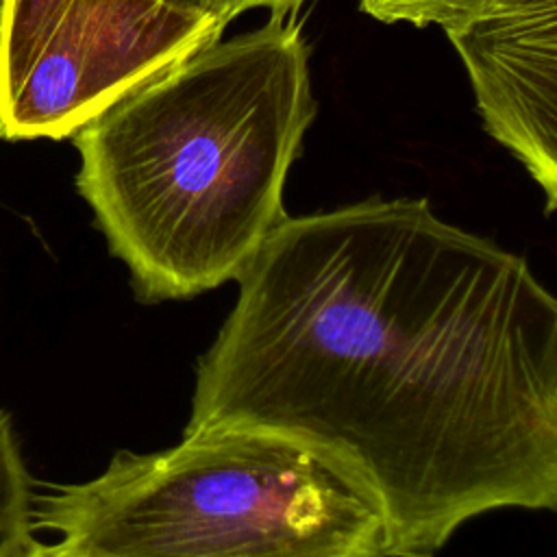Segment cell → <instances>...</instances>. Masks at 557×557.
<instances>
[{
    "label": "cell",
    "instance_id": "obj_1",
    "mask_svg": "<svg viewBox=\"0 0 557 557\" xmlns=\"http://www.w3.org/2000/svg\"><path fill=\"white\" fill-rule=\"evenodd\" d=\"M196 363L185 435L250 431L335 470L385 557L470 518L557 507V300L426 198L285 215Z\"/></svg>",
    "mask_w": 557,
    "mask_h": 557
},
{
    "label": "cell",
    "instance_id": "obj_2",
    "mask_svg": "<svg viewBox=\"0 0 557 557\" xmlns=\"http://www.w3.org/2000/svg\"><path fill=\"white\" fill-rule=\"evenodd\" d=\"M313 117L302 30L270 15L144 81L72 135L76 189L141 302L237 278L287 215L285 178Z\"/></svg>",
    "mask_w": 557,
    "mask_h": 557
},
{
    "label": "cell",
    "instance_id": "obj_3",
    "mask_svg": "<svg viewBox=\"0 0 557 557\" xmlns=\"http://www.w3.org/2000/svg\"><path fill=\"white\" fill-rule=\"evenodd\" d=\"M33 524L59 533L61 557H385L379 516L335 470L250 431L120 450L35 496Z\"/></svg>",
    "mask_w": 557,
    "mask_h": 557
},
{
    "label": "cell",
    "instance_id": "obj_4",
    "mask_svg": "<svg viewBox=\"0 0 557 557\" xmlns=\"http://www.w3.org/2000/svg\"><path fill=\"white\" fill-rule=\"evenodd\" d=\"M224 28L183 0H0V139H67Z\"/></svg>",
    "mask_w": 557,
    "mask_h": 557
},
{
    "label": "cell",
    "instance_id": "obj_5",
    "mask_svg": "<svg viewBox=\"0 0 557 557\" xmlns=\"http://www.w3.org/2000/svg\"><path fill=\"white\" fill-rule=\"evenodd\" d=\"M472 83L485 131L557 209V0H487L444 26Z\"/></svg>",
    "mask_w": 557,
    "mask_h": 557
},
{
    "label": "cell",
    "instance_id": "obj_6",
    "mask_svg": "<svg viewBox=\"0 0 557 557\" xmlns=\"http://www.w3.org/2000/svg\"><path fill=\"white\" fill-rule=\"evenodd\" d=\"M33 481L13 420L0 409V557H20L33 537Z\"/></svg>",
    "mask_w": 557,
    "mask_h": 557
},
{
    "label": "cell",
    "instance_id": "obj_7",
    "mask_svg": "<svg viewBox=\"0 0 557 557\" xmlns=\"http://www.w3.org/2000/svg\"><path fill=\"white\" fill-rule=\"evenodd\" d=\"M487 0H359V9L383 22H407L418 28L440 24L442 28L474 13Z\"/></svg>",
    "mask_w": 557,
    "mask_h": 557
},
{
    "label": "cell",
    "instance_id": "obj_8",
    "mask_svg": "<svg viewBox=\"0 0 557 557\" xmlns=\"http://www.w3.org/2000/svg\"><path fill=\"white\" fill-rule=\"evenodd\" d=\"M183 2L200 7L209 13H213L224 24H228L239 13L250 11V9H268L270 15H287L296 9H300V4L305 0H183Z\"/></svg>",
    "mask_w": 557,
    "mask_h": 557
},
{
    "label": "cell",
    "instance_id": "obj_9",
    "mask_svg": "<svg viewBox=\"0 0 557 557\" xmlns=\"http://www.w3.org/2000/svg\"><path fill=\"white\" fill-rule=\"evenodd\" d=\"M20 557H61L52 544H41L37 540L30 542V546Z\"/></svg>",
    "mask_w": 557,
    "mask_h": 557
}]
</instances>
